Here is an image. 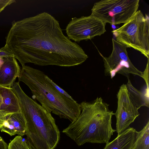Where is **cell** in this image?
I'll use <instances>...</instances> for the list:
<instances>
[{
  "label": "cell",
  "instance_id": "obj_5",
  "mask_svg": "<svg viewBox=\"0 0 149 149\" xmlns=\"http://www.w3.org/2000/svg\"><path fill=\"white\" fill-rule=\"evenodd\" d=\"M116 40L126 48H132L149 57V18L138 10L130 19L112 31Z\"/></svg>",
  "mask_w": 149,
  "mask_h": 149
},
{
  "label": "cell",
  "instance_id": "obj_19",
  "mask_svg": "<svg viewBox=\"0 0 149 149\" xmlns=\"http://www.w3.org/2000/svg\"><path fill=\"white\" fill-rule=\"evenodd\" d=\"M15 0H0V13L7 6L15 3Z\"/></svg>",
  "mask_w": 149,
  "mask_h": 149
},
{
  "label": "cell",
  "instance_id": "obj_23",
  "mask_svg": "<svg viewBox=\"0 0 149 149\" xmlns=\"http://www.w3.org/2000/svg\"><path fill=\"white\" fill-rule=\"evenodd\" d=\"M2 98L0 94V107L2 103Z\"/></svg>",
  "mask_w": 149,
  "mask_h": 149
},
{
  "label": "cell",
  "instance_id": "obj_16",
  "mask_svg": "<svg viewBox=\"0 0 149 149\" xmlns=\"http://www.w3.org/2000/svg\"><path fill=\"white\" fill-rule=\"evenodd\" d=\"M8 149H27L26 140L21 136H16L9 143Z\"/></svg>",
  "mask_w": 149,
  "mask_h": 149
},
{
  "label": "cell",
  "instance_id": "obj_20",
  "mask_svg": "<svg viewBox=\"0 0 149 149\" xmlns=\"http://www.w3.org/2000/svg\"><path fill=\"white\" fill-rule=\"evenodd\" d=\"M8 145L0 136V149H8Z\"/></svg>",
  "mask_w": 149,
  "mask_h": 149
},
{
  "label": "cell",
  "instance_id": "obj_7",
  "mask_svg": "<svg viewBox=\"0 0 149 149\" xmlns=\"http://www.w3.org/2000/svg\"><path fill=\"white\" fill-rule=\"evenodd\" d=\"M112 43V52L108 57L104 56L99 52L103 58L105 75L112 79L116 74H119L129 78L130 74H131L142 78L143 72L138 70L132 63L126 47L113 38Z\"/></svg>",
  "mask_w": 149,
  "mask_h": 149
},
{
  "label": "cell",
  "instance_id": "obj_8",
  "mask_svg": "<svg viewBox=\"0 0 149 149\" xmlns=\"http://www.w3.org/2000/svg\"><path fill=\"white\" fill-rule=\"evenodd\" d=\"M106 23L91 14L88 16L72 18L66 29L68 37L75 42L91 39L106 32Z\"/></svg>",
  "mask_w": 149,
  "mask_h": 149
},
{
  "label": "cell",
  "instance_id": "obj_3",
  "mask_svg": "<svg viewBox=\"0 0 149 149\" xmlns=\"http://www.w3.org/2000/svg\"><path fill=\"white\" fill-rule=\"evenodd\" d=\"M11 88L18 98L26 121V140L34 149H54L60 133L51 113L27 95L19 82H15Z\"/></svg>",
  "mask_w": 149,
  "mask_h": 149
},
{
  "label": "cell",
  "instance_id": "obj_1",
  "mask_svg": "<svg viewBox=\"0 0 149 149\" xmlns=\"http://www.w3.org/2000/svg\"><path fill=\"white\" fill-rule=\"evenodd\" d=\"M6 39L22 66L31 63L70 67L81 64L88 58L79 45L64 35L58 21L45 12L13 21Z\"/></svg>",
  "mask_w": 149,
  "mask_h": 149
},
{
  "label": "cell",
  "instance_id": "obj_9",
  "mask_svg": "<svg viewBox=\"0 0 149 149\" xmlns=\"http://www.w3.org/2000/svg\"><path fill=\"white\" fill-rule=\"evenodd\" d=\"M117 98V109L114 115L116 120V131L119 135L128 128L140 114L126 84H123L120 87Z\"/></svg>",
  "mask_w": 149,
  "mask_h": 149
},
{
  "label": "cell",
  "instance_id": "obj_14",
  "mask_svg": "<svg viewBox=\"0 0 149 149\" xmlns=\"http://www.w3.org/2000/svg\"><path fill=\"white\" fill-rule=\"evenodd\" d=\"M132 149H149V121L143 129L136 131Z\"/></svg>",
  "mask_w": 149,
  "mask_h": 149
},
{
  "label": "cell",
  "instance_id": "obj_12",
  "mask_svg": "<svg viewBox=\"0 0 149 149\" xmlns=\"http://www.w3.org/2000/svg\"><path fill=\"white\" fill-rule=\"evenodd\" d=\"M0 94L3 101L0 112L8 116L21 111L18 98L11 88L0 86Z\"/></svg>",
  "mask_w": 149,
  "mask_h": 149
},
{
  "label": "cell",
  "instance_id": "obj_13",
  "mask_svg": "<svg viewBox=\"0 0 149 149\" xmlns=\"http://www.w3.org/2000/svg\"><path fill=\"white\" fill-rule=\"evenodd\" d=\"M136 131L129 127L113 140L106 143L103 149H132L134 141Z\"/></svg>",
  "mask_w": 149,
  "mask_h": 149
},
{
  "label": "cell",
  "instance_id": "obj_4",
  "mask_svg": "<svg viewBox=\"0 0 149 149\" xmlns=\"http://www.w3.org/2000/svg\"><path fill=\"white\" fill-rule=\"evenodd\" d=\"M42 71L30 66H22L18 82L22 81L29 88L33 100L38 101L48 112L72 122L80 115V104L58 91L47 79Z\"/></svg>",
  "mask_w": 149,
  "mask_h": 149
},
{
  "label": "cell",
  "instance_id": "obj_15",
  "mask_svg": "<svg viewBox=\"0 0 149 149\" xmlns=\"http://www.w3.org/2000/svg\"><path fill=\"white\" fill-rule=\"evenodd\" d=\"M126 86L130 95L136 104L139 109L141 107L146 106L145 100L142 93L135 88L132 84L129 78Z\"/></svg>",
  "mask_w": 149,
  "mask_h": 149
},
{
  "label": "cell",
  "instance_id": "obj_18",
  "mask_svg": "<svg viewBox=\"0 0 149 149\" xmlns=\"http://www.w3.org/2000/svg\"><path fill=\"white\" fill-rule=\"evenodd\" d=\"M45 77L47 79L54 87L58 91L68 98L71 99H73L72 97L66 92L56 84L52 80L46 75H45Z\"/></svg>",
  "mask_w": 149,
  "mask_h": 149
},
{
  "label": "cell",
  "instance_id": "obj_2",
  "mask_svg": "<svg viewBox=\"0 0 149 149\" xmlns=\"http://www.w3.org/2000/svg\"><path fill=\"white\" fill-rule=\"evenodd\" d=\"M79 116L63 130V132L79 146L87 143H105L109 142L116 130L111 126L114 113L101 97L80 104Z\"/></svg>",
  "mask_w": 149,
  "mask_h": 149
},
{
  "label": "cell",
  "instance_id": "obj_10",
  "mask_svg": "<svg viewBox=\"0 0 149 149\" xmlns=\"http://www.w3.org/2000/svg\"><path fill=\"white\" fill-rule=\"evenodd\" d=\"M3 60L0 65V86L11 88L21 69L14 56L3 58Z\"/></svg>",
  "mask_w": 149,
  "mask_h": 149
},
{
  "label": "cell",
  "instance_id": "obj_11",
  "mask_svg": "<svg viewBox=\"0 0 149 149\" xmlns=\"http://www.w3.org/2000/svg\"><path fill=\"white\" fill-rule=\"evenodd\" d=\"M26 125L25 118L20 111L7 116L0 130L10 136L17 134L22 136L26 134Z\"/></svg>",
  "mask_w": 149,
  "mask_h": 149
},
{
  "label": "cell",
  "instance_id": "obj_22",
  "mask_svg": "<svg viewBox=\"0 0 149 149\" xmlns=\"http://www.w3.org/2000/svg\"><path fill=\"white\" fill-rule=\"evenodd\" d=\"M27 149H34L31 144L26 140Z\"/></svg>",
  "mask_w": 149,
  "mask_h": 149
},
{
  "label": "cell",
  "instance_id": "obj_17",
  "mask_svg": "<svg viewBox=\"0 0 149 149\" xmlns=\"http://www.w3.org/2000/svg\"><path fill=\"white\" fill-rule=\"evenodd\" d=\"M148 61L146 67L144 71L143 72V78L146 81L147 86V92L145 95V99L147 101H149V57L148 58Z\"/></svg>",
  "mask_w": 149,
  "mask_h": 149
},
{
  "label": "cell",
  "instance_id": "obj_6",
  "mask_svg": "<svg viewBox=\"0 0 149 149\" xmlns=\"http://www.w3.org/2000/svg\"><path fill=\"white\" fill-rule=\"evenodd\" d=\"M139 0H102L95 2L91 14L105 23L125 24L138 10Z\"/></svg>",
  "mask_w": 149,
  "mask_h": 149
},
{
  "label": "cell",
  "instance_id": "obj_21",
  "mask_svg": "<svg viewBox=\"0 0 149 149\" xmlns=\"http://www.w3.org/2000/svg\"><path fill=\"white\" fill-rule=\"evenodd\" d=\"M7 116L0 112V130L2 127Z\"/></svg>",
  "mask_w": 149,
  "mask_h": 149
}]
</instances>
